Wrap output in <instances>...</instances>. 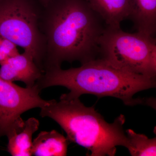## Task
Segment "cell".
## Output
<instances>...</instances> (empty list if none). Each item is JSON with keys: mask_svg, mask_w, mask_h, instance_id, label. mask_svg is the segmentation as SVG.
Instances as JSON below:
<instances>
[{"mask_svg": "<svg viewBox=\"0 0 156 156\" xmlns=\"http://www.w3.org/2000/svg\"><path fill=\"white\" fill-rule=\"evenodd\" d=\"M40 26L45 43L43 73L64 62L82 65L99 58L108 27L86 0H52L43 8Z\"/></svg>", "mask_w": 156, "mask_h": 156, "instance_id": "6da1fadb", "label": "cell"}, {"mask_svg": "<svg viewBox=\"0 0 156 156\" xmlns=\"http://www.w3.org/2000/svg\"><path fill=\"white\" fill-rule=\"evenodd\" d=\"M36 85L41 91L54 86L66 87L70 92L62 95L68 98H79L83 94H89L98 98H116L128 106L143 105L154 108L155 106L154 98L134 96L140 91L155 88L156 78L127 72L102 58L89 61L78 68L49 70L43 74Z\"/></svg>", "mask_w": 156, "mask_h": 156, "instance_id": "7a4b0ae2", "label": "cell"}, {"mask_svg": "<svg viewBox=\"0 0 156 156\" xmlns=\"http://www.w3.org/2000/svg\"><path fill=\"white\" fill-rule=\"evenodd\" d=\"M41 109V117L58 123L69 141L87 148L89 156H113L117 146L126 147L127 136L123 127L126 119L122 115L108 123L95 107H88L79 98H68L62 95L59 101L50 100Z\"/></svg>", "mask_w": 156, "mask_h": 156, "instance_id": "3957f363", "label": "cell"}, {"mask_svg": "<svg viewBox=\"0 0 156 156\" xmlns=\"http://www.w3.org/2000/svg\"><path fill=\"white\" fill-rule=\"evenodd\" d=\"M99 45V58L127 72L156 78V41L153 37L108 26Z\"/></svg>", "mask_w": 156, "mask_h": 156, "instance_id": "277c9868", "label": "cell"}, {"mask_svg": "<svg viewBox=\"0 0 156 156\" xmlns=\"http://www.w3.org/2000/svg\"><path fill=\"white\" fill-rule=\"evenodd\" d=\"M41 7L36 0H0V35L31 55L41 70L45 52Z\"/></svg>", "mask_w": 156, "mask_h": 156, "instance_id": "5b68a950", "label": "cell"}, {"mask_svg": "<svg viewBox=\"0 0 156 156\" xmlns=\"http://www.w3.org/2000/svg\"><path fill=\"white\" fill-rule=\"evenodd\" d=\"M36 85L23 88L0 77V137L18 131L24 125L21 115L50 103L40 96Z\"/></svg>", "mask_w": 156, "mask_h": 156, "instance_id": "8992f818", "label": "cell"}, {"mask_svg": "<svg viewBox=\"0 0 156 156\" xmlns=\"http://www.w3.org/2000/svg\"><path fill=\"white\" fill-rule=\"evenodd\" d=\"M43 73L33 57L25 52L9 57L0 63V77L12 83L22 82L27 87L34 86Z\"/></svg>", "mask_w": 156, "mask_h": 156, "instance_id": "52a82bcc", "label": "cell"}, {"mask_svg": "<svg viewBox=\"0 0 156 156\" xmlns=\"http://www.w3.org/2000/svg\"><path fill=\"white\" fill-rule=\"evenodd\" d=\"M107 25L120 28V23L128 18L132 8L131 0H86Z\"/></svg>", "mask_w": 156, "mask_h": 156, "instance_id": "ba28073f", "label": "cell"}, {"mask_svg": "<svg viewBox=\"0 0 156 156\" xmlns=\"http://www.w3.org/2000/svg\"><path fill=\"white\" fill-rule=\"evenodd\" d=\"M128 18L137 32L153 37L156 31V0H131Z\"/></svg>", "mask_w": 156, "mask_h": 156, "instance_id": "9c48e42d", "label": "cell"}, {"mask_svg": "<svg viewBox=\"0 0 156 156\" xmlns=\"http://www.w3.org/2000/svg\"><path fill=\"white\" fill-rule=\"evenodd\" d=\"M69 141L55 130L41 131L33 141L32 155L36 156H65Z\"/></svg>", "mask_w": 156, "mask_h": 156, "instance_id": "30bf717a", "label": "cell"}, {"mask_svg": "<svg viewBox=\"0 0 156 156\" xmlns=\"http://www.w3.org/2000/svg\"><path fill=\"white\" fill-rule=\"evenodd\" d=\"M40 122L34 118L24 121L18 131L8 134V152L12 156H30L32 155V136L39 129Z\"/></svg>", "mask_w": 156, "mask_h": 156, "instance_id": "8fae6325", "label": "cell"}, {"mask_svg": "<svg viewBox=\"0 0 156 156\" xmlns=\"http://www.w3.org/2000/svg\"><path fill=\"white\" fill-rule=\"evenodd\" d=\"M127 144L131 156L156 155V138H149L144 134H137L131 129L126 130Z\"/></svg>", "mask_w": 156, "mask_h": 156, "instance_id": "7c38bea8", "label": "cell"}, {"mask_svg": "<svg viewBox=\"0 0 156 156\" xmlns=\"http://www.w3.org/2000/svg\"><path fill=\"white\" fill-rule=\"evenodd\" d=\"M17 47L14 43L0 35V63L19 53Z\"/></svg>", "mask_w": 156, "mask_h": 156, "instance_id": "4fadbf2b", "label": "cell"}, {"mask_svg": "<svg viewBox=\"0 0 156 156\" xmlns=\"http://www.w3.org/2000/svg\"><path fill=\"white\" fill-rule=\"evenodd\" d=\"M52 1V0H38L40 5L42 6L43 8L46 7Z\"/></svg>", "mask_w": 156, "mask_h": 156, "instance_id": "5bb4252c", "label": "cell"}]
</instances>
